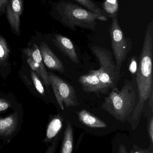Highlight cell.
Masks as SVG:
<instances>
[{
    "label": "cell",
    "instance_id": "6da1fadb",
    "mask_svg": "<svg viewBox=\"0 0 153 153\" xmlns=\"http://www.w3.org/2000/svg\"><path fill=\"white\" fill-rule=\"evenodd\" d=\"M153 21H152L147 25L146 30L136 72L138 100L132 116V120L135 123L140 120L145 103L153 91Z\"/></svg>",
    "mask_w": 153,
    "mask_h": 153
},
{
    "label": "cell",
    "instance_id": "7a4b0ae2",
    "mask_svg": "<svg viewBox=\"0 0 153 153\" xmlns=\"http://www.w3.org/2000/svg\"><path fill=\"white\" fill-rule=\"evenodd\" d=\"M50 15L64 27L74 31L77 30L76 27L95 30L97 20H108V18L95 14L72 0H59L53 3Z\"/></svg>",
    "mask_w": 153,
    "mask_h": 153
},
{
    "label": "cell",
    "instance_id": "3957f363",
    "mask_svg": "<svg viewBox=\"0 0 153 153\" xmlns=\"http://www.w3.org/2000/svg\"><path fill=\"white\" fill-rule=\"evenodd\" d=\"M137 103L136 94L132 83L126 80L121 90L117 87L112 89L101 107L117 120L124 122L134 112Z\"/></svg>",
    "mask_w": 153,
    "mask_h": 153
},
{
    "label": "cell",
    "instance_id": "277c9868",
    "mask_svg": "<svg viewBox=\"0 0 153 153\" xmlns=\"http://www.w3.org/2000/svg\"><path fill=\"white\" fill-rule=\"evenodd\" d=\"M91 49L99 63L100 68L95 71L101 82L109 90L117 87L121 74L111 51L97 45Z\"/></svg>",
    "mask_w": 153,
    "mask_h": 153
},
{
    "label": "cell",
    "instance_id": "5b68a950",
    "mask_svg": "<svg viewBox=\"0 0 153 153\" xmlns=\"http://www.w3.org/2000/svg\"><path fill=\"white\" fill-rule=\"evenodd\" d=\"M112 53L116 63L119 71H121L123 63L132 48V41L126 37L125 33L119 24L118 15L112 19V23L109 28Z\"/></svg>",
    "mask_w": 153,
    "mask_h": 153
},
{
    "label": "cell",
    "instance_id": "8992f818",
    "mask_svg": "<svg viewBox=\"0 0 153 153\" xmlns=\"http://www.w3.org/2000/svg\"><path fill=\"white\" fill-rule=\"evenodd\" d=\"M50 85L62 110L66 108L76 107L79 105L74 87L59 76L52 73H48Z\"/></svg>",
    "mask_w": 153,
    "mask_h": 153
},
{
    "label": "cell",
    "instance_id": "52a82bcc",
    "mask_svg": "<svg viewBox=\"0 0 153 153\" xmlns=\"http://www.w3.org/2000/svg\"><path fill=\"white\" fill-rule=\"evenodd\" d=\"M78 81L83 90L87 93L106 94L109 90L101 82L95 70H90L87 74L81 75Z\"/></svg>",
    "mask_w": 153,
    "mask_h": 153
},
{
    "label": "cell",
    "instance_id": "ba28073f",
    "mask_svg": "<svg viewBox=\"0 0 153 153\" xmlns=\"http://www.w3.org/2000/svg\"><path fill=\"white\" fill-rule=\"evenodd\" d=\"M22 0H9L5 8L7 19L11 29L17 36L20 35V17L23 11Z\"/></svg>",
    "mask_w": 153,
    "mask_h": 153
},
{
    "label": "cell",
    "instance_id": "9c48e42d",
    "mask_svg": "<svg viewBox=\"0 0 153 153\" xmlns=\"http://www.w3.org/2000/svg\"><path fill=\"white\" fill-rule=\"evenodd\" d=\"M52 41L58 49L72 62L76 64L80 63L74 45L70 39L60 34H56Z\"/></svg>",
    "mask_w": 153,
    "mask_h": 153
},
{
    "label": "cell",
    "instance_id": "30bf717a",
    "mask_svg": "<svg viewBox=\"0 0 153 153\" xmlns=\"http://www.w3.org/2000/svg\"><path fill=\"white\" fill-rule=\"evenodd\" d=\"M39 49L43 63L48 68L61 73H64V67L63 62L54 54L46 43L42 42Z\"/></svg>",
    "mask_w": 153,
    "mask_h": 153
},
{
    "label": "cell",
    "instance_id": "8fae6325",
    "mask_svg": "<svg viewBox=\"0 0 153 153\" xmlns=\"http://www.w3.org/2000/svg\"><path fill=\"white\" fill-rule=\"evenodd\" d=\"M18 116L14 113L5 118H0V136L8 137L13 134L17 127Z\"/></svg>",
    "mask_w": 153,
    "mask_h": 153
},
{
    "label": "cell",
    "instance_id": "7c38bea8",
    "mask_svg": "<svg viewBox=\"0 0 153 153\" xmlns=\"http://www.w3.org/2000/svg\"><path fill=\"white\" fill-rule=\"evenodd\" d=\"M77 114L80 121L87 126L95 128H104L107 127L104 121L85 109L78 112Z\"/></svg>",
    "mask_w": 153,
    "mask_h": 153
},
{
    "label": "cell",
    "instance_id": "4fadbf2b",
    "mask_svg": "<svg viewBox=\"0 0 153 153\" xmlns=\"http://www.w3.org/2000/svg\"><path fill=\"white\" fill-rule=\"evenodd\" d=\"M73 131L71 123L67 121L62 143L61 153H72L74 145Z\"/></svg>",
    "mask_w": 153,
    "mask_h": 153
},
{
    "label": "cell",
    "instance_id": "5bb4252c",
    "mask_svg": "<svg viewBox=\"0 0 153 153\" xmlns=\"http://www.w3.org/2000/svg\"><path fill=\"white\" fill-rule=\"evenodd\" d=\"M62 126L63 124L61 117L57 116L54 117L48 126L46 134V142H49L56 137L62 128Z\"/></svg>",
    "mask_w": 153,
    "mask_h": 153
},
{
    "label": "cell",
    "instance_id": "9a60e30c",
    "mask_svg": "<svg viewBox=\"0 0 153 153\" xmlns=\"http://www.w3.org/2000/svg\"><path fill=\"white\" fill-rule=\"evenodd\" d=\"M92 12L108 18L99 2L94 0H72Z\"/></svg>",
    "mask_w": 153,
    "mask_h": 153
},
{
    "label": "cell",
    "instance_id": "2e32d148",
    "mask_svg": "<svg viewBox=\"0 0 153 153\" xmlns=\"http://www.w3.org/2000/svg\"><path fill=\"white\" fill-rule=\"evenodd\" d=\"M27 63L32 71L35 72L38 76H40L42 78L45 85L47 86H49L50 83L48 73L47 72L46 68L41 67L29 57H28Z\"/></svg>",
    "mask_w": 153,
    "mask_h": 153
},
{
    "label": "cell",
    "instance_id": "e0dca14e",
    "mask_svg": "<svg viewBox=\"0 0 153 153\" xmlns=\"http://www.w3.org/2000/svg\"><path fill=\"white\" fill-rule=\"evenodd\" d=\"M102 8L108 17L112 19L118 13V0H105Z\"/></svg>",
    "mask_w": 153,
    "mask_h": 153
},
{
    "label": "cell",
    "instance_id": "ac0fdd59",
    "mask_svg": "<svg viewBox=\"0 0 153 153\" xmlns=\"http://www.w3.org/2000/svg\"><path fill=\"white\" fill-rule=\"evenodd\" d=\"M9 53L10 50L6 40L0 35V65L4 64L8 60Z\"/></svg>",
    "mask_w": 153,
    "mask_h": 153
},
{
    "label": "cell",
    "instance_id": "d6986e66",
    "mask_svg": "<svg viewBox=\"0 0 153 153\" xmlns=\"http://www.w3.org/2000/svg\"><path fill=\"white\" fill-rule=\"evenodd\" d=\"M31 74L32 82H33L36 90L41 95H45V91L44 86H43L40 79H39V77L37 74L33 71H31Z\"/></svg>",
    "mask_w": 153,
    "mask_h": 153
},
{
    "label": "cell",
    "instance_id": "ffe728a7",
    "mask_svg": "<svg viewBox=\"0 0 153 153\" xmlns=\"http://www.w3.org/2000/svg\"><path fill=\"white\" fill-rule=\"evenodd\" d=\"M58 142H59L58 136H57L55 137L54 139V141H53L52 143L50 145V146L49 147L46 153H54L57 147Z\"/></svg>",
    "mask_w": 153,
    "mask_h": 153
},
{
    "label": "cell",
    "instance_id": "44dd1931",
    "mask_svg": "<svg viewBox=\"0 0 153 153\" xmlns=\"http://www.w3.org/2000/svg\"><path fill=\"white\" fill-rule=\"evenodd\" d=\"M10 106L11 104L9 101L4 99H0V112L6 110Z\"/></svg>",
    "mask_w": 153,
    "mask_h": 153
},
{
    "label": "cell",
    "instance_id": "7402d4cb",
    "mask_svg": "<svg viewBox=\"0 0 153 153\" xmlns=\"http://www.w3.org/2000/svg\"><path fill=\"white\" fill-rule=\"evenodd\" d=\"M148 134L151 143H153V117L152 116L148 123Z\"/></svg>",
    "mask_w": 153,
    "mask_h": 153
},
{
    "label": "cell",
    "instance_id": "603a6c76",
    "mask_svg": "<svg viewBox=\"0 0 153 153\" xmlns=\"http://www.w3.org/2000/svg\"><path fill=\"white\" fill-rule=\"evenodd\" d=\"M137 69V65L136 59L135 58V57H134V58H132L130 65H129V71L132 74H135L136 73Z\"/></svg>",
    "mask_w": 153,
    "mask_h": 153
},
{
    "label": "cell",
    "instance_id": "cb8c5ba5",
    "mask_svg": "<svg viewBox=\"0 0 153 153\" xmlns=\"http://www.w3.org/2000/svg\"><path fill=\"white\" fill-rule=\"evenodd\" d=\"M9 0H0V15L3 14L5 11V8Z\"/></svg>",
    "mask_w": 153,
    "mask_h": 153
},
{
    "label": "cell",
    "instance_id": "d4e9b609",
    "mask_svg": "<svg viewBox=\"0 0 153 153\" xmlns=\"http://www.w3.org/2000/svg\"><path fill=\"white\" fill-rule=\"evenodd\" d=\"M149 107L151 108V110H152V112L153 111V91L151 92V94H150V96H149Z\"/></svg>",
    "mask_w": 153,
    "mask_h": 153
},
{
    "label": "cell",
    "instance_id": "484cf974",
    "mask_svg": "<svg viewBox=\"0 0 153 153\" xmlns=\"http://www.w3.org/2000/svg\"><path fill=\"white\" fill-rule=\"evenodd\" d=\"M118 153H128L127 152L125 146L124 145H120L119 147Z\"/></svg>",
    "mask_w": 153,
    "mask_h": 153
},
{
    "label": "cell",
    "instance_id": "4316f807",
    "mask_svg": "<svg viewBox=\"0 0 153 153\" xmlns=\"http://www.w3.org/2000/svg\"><path fill=\"white\" fill-rule=\"evenodd\" d=\"M142 153H153L152 152H149V151H144V150H141Z\"/></svg>",
    "mask_w": 153,
    "mask_h": 153
},
{
    "label": "cell",
    "instance_id": "83f0119b",
    "mask_svg": "<svg viewBox=\"0 0 153 153\" xmlns=\"http://www.w3.org/2000/svg\"><path fill=\"white\" fill-rule=\"evenodd\" d=\"M142 153V152H141V150H139L138 152H136L135 153Z\"/></svg>",
    "mask_w": 153,
    "mask_h": 153
}]
</instances>
